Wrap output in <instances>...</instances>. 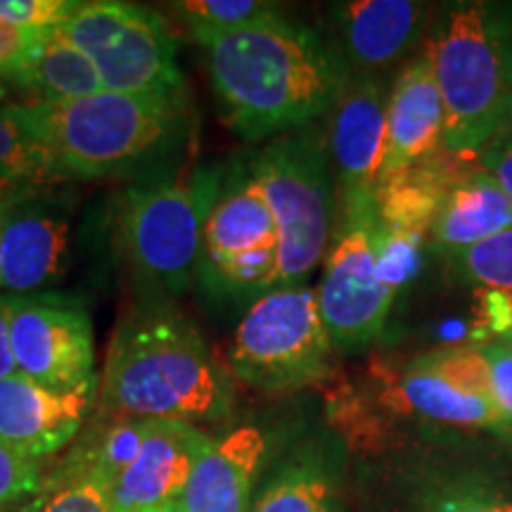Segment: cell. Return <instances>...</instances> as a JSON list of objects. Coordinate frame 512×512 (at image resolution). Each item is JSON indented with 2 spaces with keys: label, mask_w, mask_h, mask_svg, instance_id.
<instances>
[{
  "label": "cell",
  "mask_w": 512,
  "mask_h": 512,
  "mask_svg": "<svg viewBox=\"0 0 512 512\" xmlns=\"http://www.w3.org/2000/svg\"><path fill=\"white\" fill-rule=\"evenodd\" d=\"M3 98L0 88V195L60 183L24 119L22 105H10Z\"/></svg>",
  "instance_id": "obj_23"
},
{
  "label": "cell",
  "mask_w": 512,
  "mask_h": 512,
  "mask_svg": "<svg viewBox=\"0 0 512 512\" xmlns=\"http://www.w3.org/2000/svg\"><path fill=\"white\" fill-rule=\"evenodd\" d=\"M53 31L98 69L102 88L133 95H185L178 41L155 10L121 0H88Z\"/></svg>",
  "instance_id": "obj_8"
},
{
  "label": "cell",
  "mask_w": 512,
  "mask_h": 512,
  "mask_svg": "<svg viewBox=\"0 0 512 512\" xmlns=\"http://www.w3.org/2000/svg\"><path fill=\"white\" fill-rule=\"evenodd\" d=\"M387 100L384 81L375 74H351L344 83L328 143L339 200L377 195L387 138Z\"/></svg>",
  "instance_id": "obj_14"
},
{
  "label": "cell",
  "mask_w": 512,
  "mask_h": 512,
  "mask_svg": "<svg viewBox=\"0 0 512 512\" xmlns=\"http://www.w3.org/2000/svg\"><path fill=\"white\" fill-rule=\"evenodd\" d=\"M498 136H505L512 140V91H510V98H508V107H505V121H503V128Z\"/></svg>",
  "instance_id": "obj_36"
},
{
  "label": "cell",
  "mask_w": 512,
  "mask_h": 512,
  "mask_svg": "<svg viewBox=\"0 0 512 512\" xmlns=\"http://www.w3.org/2000/svg\"><path fill=\"white\" fill-rule=\"evenodd\" d=\"M335 467L323 453H304L275 475L249 512H335Z\"/></svg>",
  "instance_id": "obj_22"
},
{
  "label": "cell",
  "mask_w": 512,
  "mask_h": 512,
  "mask_svg": "<svg viewBox=\"0 0 512 512\" xmlns=\"http://www.w3.org/2000/svg\"><path fill=\"white\" fill-rule=\"evenodd\" d=\"M496 510H498V512H512V501H510V498H503V496H498Z\"/></svg>",
  "instance_id": "obj_41"
},
{
  "label": "cell",
  "mask_w": 512,
  "mask_h": 512,
  "mask_svg": "<svg viewBox=\"0 0 512 512\" xmlns=\"http://www.w3.org/2000/svg\"><path fill=\"white\" fill-rule=\"evenodd\" d=\"M460 280L491 287L496 294H512V228L451 256Z\"/></svg>",
  "instance_id": "obj_26"
},
{
  "label": "cell",
  "mask_w": 512,
  "mask_h": 512,
  "mask_svg": "<svg viewBox=\"0 0 512 512\" xmlns=\"http://www.w3.org/2000/svg\"><path fill=\"white\" fill-rule=\"evenodd\" d=\"M214 439L183 420H150L138 456L107 489L112 512H145L181 501Z\"/></svg>",
  "instance_id": "obj_13"
},
{
  "label": "cell",
  "mask_w": 512,
  "mask_h": 512,
  "mask_svg": "<svg viewBox=\"0 0 512 512\" xmlns=\"http://www.w3.org/2000/svg\"><path fill=\"white\" fill-rule=\"evenodd\" d=\"M339 207L337 235L316 292L332 344L351 354L380 339L396 290L380 264L377 195L339 200Z\"/></svg>",
  "instance_id": "obj_9"
},
{
  "label": "cell",
  "mask_w": 512,
  "mask_h": 512,
  "mask_svg": "<svg viewBox=\"0 0 512 512\" xmlns=\"http://www.w3.org/2000/svg\"><path fill=\"white\" fill-rule=\"evenodd\" d=\"M74 5L76 0H0V19L22 29H53Z\"/></svg>",
  "instance_id": "obj_30"
},
{
  "label": "cell",
  "mask_w": 512,
  "mask_h": 512,
  "mask_svg": "<svg viewBox=\"0 0 512 512\" xmlns=\"http://www.w3.org/2000/svg\"><path fill=\"white\" fill-rule=\"evenodd\" d=\"M0 233H3V195H0ZM0 294H3V242H0Z\"/></svg>",
  "instance_id": "obj_38"
},
{
  "label": "cell",
  "mask_w": 512,
  "mask_h": 512,
  "mask_svg": "<svg viewBox=\"0 0 512 512\" xmlns=\"http://www.w3.org/2000/svg\"><path fill=\"white\" fill-rule=\"evenodd\" d=\"M38 498V496H36ZM27 501L19 505H8V508H0V512H38V501Z\"/></svg>",
  "instance_id": "obj_37"
},
{
  "label": "cell",
  "mask_w": 512,
  "mask_h": 512,
  "mask_svg": "<svg viewBox=\"0 0 512 512\" xmlns=\"http://www.w3.org/2000/svg\"><path fill=\"white\" fill-rule=\"evenodd\" d=\"M510 228L512 200L494 178L475 164L472 169H465V174L448 190L430 228V242L434 252L451 259L463 249Z\"/></svg>",
  "instance_id": "obj_20"
},
{
  "label": "cell",
  "mask_w": 512,
  "mask_h": 512,
  "mask_svg": "<svg viewBox=\"0 0 512 512\" xmlns=\"http://www.w3.org/2000/svg\"><path fill=\"white\" fill-rule=\"evenodd\" d=\"M57 181L140 171L174 155L190 128L185 95L100 91L64 102H22Z\"/></svg>",
  "instance_id": "obj_3"
},
{
  "label": "cell",
  "mask_w": 512,
  "mask_h": 512,
  "mask_svg": "<svg viewBox=\"0 0 512 512\" xmlns=\"http://www.w3.org/2000/svg\"><path fill=\"white\" fill-rule=\"evenodd\" d=\"M280 233L259 183L242 166L221 185L202 238L200 273L209 292L266 294L278 287Z\"/></svg>",
  "instance_id": "obj_10"
},
{
  "label": "cell",
  "mask_w": 512,
  "mask_h": 512,
  "mask_svg": "<svg viewBox=\"0 0 512 512\" xmlns=\"http://www.w3.org/2000/svg\"><path fill=\"white\" fill-rule=\"evenodd\" d=\"M223 117L247 140L306 128L335 110L349 67L316 31L283 12L223 31L197 36Z\"/></svg>",
  "instance_id": "obj_1"
},
{
  "label": "cell",
  "mask_w": 512,
  "mask_h": 512,
  "mask_svg": "<svg viewBox=\"0 0 512 512\" xmlns=\"http://www.w3.org/2000/svg\"><path fill=\"white\" fill-rule=\"evenodd\" d=\"M43 482L41 460L27 458L0 439V508L34 501Z\"/></svg>",
  "instance_id": "obj_28"
},
{
  "label": "cell",
  "mask_w": 512,
  "mask_h": 512,
  "mask_svg": "<svg viewBox=\"0 0 512 512\" xmlns=\"http://www.w3.org/2000/svg\"><path fill=\"white\" fill-rule=\"evenodd\" d=\"M268 453L266 434L245 425L214 441L185 486L183 512H249L252 489Z\"/></svg>",
  "instance_id": "obj_18"
},
{
  "label": "cell",
  "mask_w": 512,
  "mask_h": 512,
  "mask_svg": "<svg viewBox=\"0 0 512 512\" xmlns=\"http://www.w3.org/2000/svg\"><path fill=\"white\" fill-rule=\"evenodd\" d=\"M384 406L401 415H413L432 425L460 427V430H489L505 437V427L491 396L467 392L448 382L418 361L408 363L382 394Z\"/></svg>",
  "instance_id": "obj_19"
},
{
  "label": "cell",
  "mask_w": 512,
  "mask_h": 512,
  "mask_svg": "<svg viewBox=\"0 0 512 512\" xmlns=\"http://www.w3.org/2000/svg\"><path fill=\"white\" fill-rule=\"evenodd\" d=\"M233 380L174 302L145 297L114 332L98 406L107 418L219 422L233 411Z\"/></svg>",
  "instance_id": "obj_2"
},
{
  "label": "cell",
  "mask_w": 512,
  "mask_h": 512,
  "mask_svg": "<svg viewBox=\"0 0 512 512\" xmlns=\"http://www.w3.org/2000/svg\"><path fill=\"white\" fill-rule=\"evenodd\" d=\"M247 166L278 223V287L304 285L328 256L335 223L330 145L311 128H299L261 147Z\"/></svg>",
  "instance_id": "obj_6"
},
{
  "label": "cell",
  "mask_w": 512,
  "mask_h": 512,
  "mask_svg": "<svg viewBox=\"0 0 512 512\" xmlns=\"http://www.w3.org/2000/svg\"><path fill=\"white\" fill-rule=\"evenodd\" d=\"M335 344L311 287L261 294L230 339L226 366L235 380L264 392H290L332 373Z\"/></svg>",
  "instance_id": "obj_7"
},
{
  "label": "cell",
  "mask_w": 512,
  "mask_h": 512,
  "mask_svg": "<svg viewBox=\"0 0 512 512\" xmlns=\"http://www.w3.org/2000/svg\"><path fill=\"white\" fill-rule=\"evenodd\" d=\"M505 297H508V302H510V311H512V294H505Z\"/></svg>",
  "instance_id": "obj_42"
},
{
  "label": "cell",
  "mask_w": 512,
  "mask_h": 512,
  "mask_svg": "<svg viewBox=\"0 0 512 512\" xmlns=\"http://www.w3.org/2000/svg\"><path fill=\"white\" fill-rule=\"evenodd\" d=\"M36 501L38 512H112L105 484L76 451L55 467Z\"/></svg>",
  "instance_id": "obj_24"
},
{
  "label": "cell",
  "mask_w": 512,
  "mask_h": 512,
  "mask_svg": "<svg viewBox=\"0 0 512 512\" xmlns=\"http://www.w3.org/2000/svg\"><path fill=\"white\" fill-rule=\"evenodd\" d=\"M479 169H484L494 181L505 190L512 200V140L496 136L482 152L475 157Z\"/></svg>",
  "instance_id": "obj_32"
},
{
  "label": "cell",
  "mask_w": 512,
  "mask_h": 512,
  "mask_svg": "<svg viewBox=\"0 0 512 512\" xmlns=\"http://www.w3.org/2000/svg\"><path fill=\"white\" fill-rule=\"evenodd\" d=\"M498 342L512 349V325H508V328H503L501 332H498Z\"/></svg>",
  "instance_id": "obj_39"
},
{
  "label": "cell",
  "mask_w": 512,
  "mask_h": 512,
  "mask_svg": "<svg viewBox=\"0 0 512 512\" xmlns=\"http://www.w3.org/2000/svg\"><path fill=\"white\" fill-rule=\"evenodd\" d=\"M444 143V102L427 53L396 76L387 100V138L377 185L437 155Z\"/></svg>",
  "instance_id": "obj_16"
},
{
  "label": "cell",
  "mask_w": 512,
  "mask_h": 512,
  "mask_svg": "<svg viewBox=\"0 0 512 512\" xmlns=\"http://www.w3.org/2000/svg\"><path fill=\"white\" fill-rule=\"evenodd\" d=\"M145 512H183V505H181V501H176V503H166V505H162V508L145 510Z\"/></svg>",
  "instance_id": "obj_40"
},
{
  "label": "cell",
  "mask_w": 512,
  "mask_h": 512,
  "mask_svg": "<svg viewBox=\"0 0 512 512\" xmlns=\"http://www.w3.org/2000/svg\"><path fill=\"white\" fill-rule=\"evenodd\" d=\"M482 349L489 363L491 399L501 413L505 437L512 439V349L501 342L484 344Z\"/></svg>",
  "instance_id": "obj_31"
},
{
  "label": "cell",
  "mask_w": 512,
  "mask_h": 512,
  "mask_svg": "<svg viewBox=\"0 0 512 512\" xmlns=\"http://www.w3.org/2000/svg\"><path fill=\"white\" fill-rule=\"evenodd\" d=\"M41 29H22L0 19V79H5L15 64L27 55Z\"/></svg>",
  "instance_id": "obj_33"
},
{
  "label": "cell",
  "mask_w": 512,
  "mask_h": 512,
  "mask_svg": "<svg viewBox=\"0 0 512 512\" xmlns=\"http://www.w3.org/2000/svg\"><path fill=\"white\" fill-rule=\"evenodd\" d=\"M10 339L19 375L62 392L100 384L91 313L67 294L12 297Z\"/></svg>",
  "instance_id": "obj_11"
},
{
  "label": "cell",
  "mask_w": 512,
  "mask_h": 512,
  "mask_svg": "<svg viewBox=\"0 0 512 512\" xmlns=\"http://www.w3.org/2000/svg\"><path fill=\"white\" fill-rule=\"evenodd\" d=\"M498 494L475 479L439 484L422 501V512H498Z\"/></svg>",
  "instance_id": "obj_29"
},
{
  "label": "cell",
  "mask_w": 512,
  "mask_h": 512,
  "mask_svg": "<svg viewBox=\"0 0 512 512\" xmlns=\"http://www.w3.org/2000/svg\"><path fill=\"white\" fill-rule=\"evenodd\" d=\"M10 294H0V380L17 373L15 354H12L10 339Z\"/></svg>",
  "instance_id": "obj_35"
},
{
  "label": "cell",
  "mask_w": 512,
  "mask_h": 512,
  "mask_svg": "<svg viewBox=\"0 0 512 512\" xmlns=\"http://www.w3.org/2000/svg\"><path fill=\"white\" fill-rule=\"evenodd\" d=\"M100 384L62 392L24 375L0 380V439L41 460L62 451L79 434Z\"/></svg>",
  "instance_id": "obj_15"
},
{
  "label": "cell",
  "mask_w": 512,
  "mask_h": 512,
  "mask_svg": "<svg viewBox=\"0 0 512 512\" xmlns=\"http://www.w3.org/2000/svg\"><path fill=\"white\" fill-rule=\"evenodd\" d=\"M72 197L53 185L3 195V294L50 292L67 275Z\"/></svg>",
  "instance_id": "obj_12"
},
{
  "label": "cell",
  "mask_w": 512,
  "mask_h": 512,
  "mask_svg": "<svg viewBox=\"0 0 512 512\" xmlns=\"http://www.w3.org/2000/svg\"><path fill=\"white\" fill-rule=\"evenodd\" d=\"M491 27H494L505 76L512 88V3H491Z\"/></svg>",
  "instance_id": "obj_34"
},
{
  "label": "cell",
  "mask_w": 512,
  "mask_h": 512,
  "mask_svg": "<svg viewBox=\"0 0 512 512\" xmlns=\"http://www.w3.org/2000/svg\"><path fill=\"white\" fill-rule=\"evenodd\" d=\"M5 79L34 95V102L79 100L105 91L95 64L53 29L38 31L27 55Z\"/></svg>",
  "instance_id": "obj_21"
},
{
  "label": "cell",
  "mask_w": 512,
  "mask_h": 512,
  "mask_svg": "<svg viewBox=\"0 0 512 512\" xmlns=\"http://www.w3.org/2000/svg\"><path fill=\"white\" fill-rule=\"evenodd\" d=\"M422 368L432 370L448 382L458 384L467 392L491 396L489 363H486L484 349L472 347V344H453V347H441L427 351L415 358Z\"/></svg>",
  "instance_id": "obj_27"
},
{
  "label": "cell",
  "mask_w": 512,
  "mask_h": 512,
  "mask_svg": "<svg viewBox=\"0 0 512 512\" xmlns=\"http://www.w3.org/2000/svg\"><path fill=\"white\" fill-rule=\"evenodd\" d=\"M444 102V147L477 157L501 133L510 83L491 27V3L446 5L427 46Z\"/></svg>",
  "instance_id": "obj_5"
},
{
  "label": "cell",
  "mask_w": 512,
  "mask_h": 512,
  "mask_svg": "<svg viewBox=\"0 0 512 512\" xmlns=\"http://www.w3.org/2000/svg\"><path fill=\"white\" fill-rule=\"evenodd\" d=\"M221 185L219 169L200 166L188 174L152 169L124 190L114 216L117 240L145 297L174 302L195 283L204 226Z\"/></svg>",
  "instance_id": "obj_4"
},
{
  "label": "cell",
  "mask_w": 512,
  "mask_h": 512,
  "mask_svg": "<svg viewBox=\"0 0 512 512\" xmlns=\"http://www.w3.org/2000/svg\"><path fill=\"white\" fill-rule=\"evenodd\" d=\"M171 8L185 19L195 38L247 27L280 12L278 5L261 0H183Z\"/></svg>",
  "instance_id": "obj_25"
},
{
  "label": "cell",
  "mask_w": 512,
  "mask_h": 512,
  "mask_svg": "<svg viewBox=\"0 0 512 512\" xmlns=\"http://www.w3.org/2000/svg\"><path fill=\"white\" fill-rule=\"evenodd\" d=\"M349 74H375L411 53L427 22V5L413 0H354L332 8Z\"/></svg>",
  "instance_id": "obj_17"
}]
</instances>
